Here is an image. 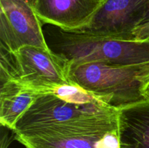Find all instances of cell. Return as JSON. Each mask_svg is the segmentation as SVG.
Here are the masks:
<instances>
[{
    "label": "cell",
    "mask_w": 149,
    "mask_h": 148,
    "mask_svg": "<svg viewBox=\"0 0 149 148\" xmlns=\"http://www.w3.org/2000/svg\"><path fill=\"white\" fill-rule=\"evenodd\" d=\"M101 3V0H36L33 10L42 23L77 31L90 24Z\"/></svg>",
    "instance_id": "ba28073f"
},
{
    "label": "cell",
    "mask_w": 149,
    "mask_h": 148,
    "mask_svg": "<svg viewBox=\"0 0 149 148\" xmlns=\"http://www.w3.org/2000/svg\"><path fill=\"white\" fill-rule=\"evenodd\" d=\"M116 115L35 128L15 136L26 148H100L102 139L117 130Z\"/></svg>",
    "instance_id": "277c9868"
},
{
    "label": "cell",
    "mask_w": 149,
    "mask_h": 148,
    "mask_svg": "<svg viewBox=\"0 0 149 148\" xmlns=\"http://www.w3.org/2000/svg\"><path fill=\"white\" fill-rule=\"evenodd\" d=\"M144 94H145L146 97L149 98V81L146 86L145 89H144Z\"/></svg>",
    "instance_id": "4fadbf2b"
},
{
    "label": "cell",
    "mask_w": 149,
    "mask_h": 148,
    "mask_svg": "<svg viewBox=\"0 0 149 148\" xmlns=\"http://www.w3.org/2000/svg\"><path fill=\"white\" fill-rule=\"evenodd\" d=\"M51 50L68 63L135 65L149 62V39L136 40L59 29L49 35Z\"/></svg>",
    "instance_id": "7a4b0ae2"
},
{
    "label": "cell",
    "mask_w": 149,
    "mask_h": 148,
    "mask_svg": "<svg viewBox=\"0 0 149 148\" xmlns=\"http://www.w3.org/2000/svg\"><path fill=\"white\" fill-rule=\"evenodd\" d=\"M148 10L149 0H103L90 24L77 31L132 39Z\"/></svg>",
    "instance_id": "52a82bcc"
},
{
    "label": "cell",
    "mask_w": 149,
    "mask_h": 148,
    "mask_svg": "<svg viewBox=\"0 0 149 148\" xmlns=\"http://www.w3.org/2000/svg\"><path fill=\"white\" fill-rule=\"evenodd\" d=\"M116 114V109L100 100L87 104H77L65 101L52 92L42 93L17 120L13 131L19 133L42 126Z\"/></svg>",
    "instance_id": "5b68a950"
},
{
    "label": "cell",
    "mask_w": 149,
    "mask_h": 148,
    "mask_svg": "<svg viewBox=\"0 0 149 148\" xmlns=\"http://www.w3.org/2000/svg\"><path fill=\"white\" fill-rule=\"evenodd\" d=\"M149 20V10H148V12H147L146 15V16H145V17H144L143 20H142V22L146 21V20ZM142 22H141V23H142Z\"/></svg>",
    "instance_id": "9a60e30c"
},
{
    "label": "cell",
    "mask_w": 149,
    "mask_h": 148,
    "mask_svg": "<svg viewBox=\"0 0 149 148\" xmlns=\"http://www.w3.org/2000/svg\"><path fill=\"white\" fill-rule=\"evenodd\" d=\"M50 92L54 93L65 101L77 104H87L99 100L84 89L72 83H68L57 87Z\"/></svg>",
    "instance_id": "8fae6325"
},
{
    "label": "cell",
    "mask_w": 149,
    "mask_h": 148,
    "mask_svg": "<svg viewBox=\"0 0 149 148\" xmlns=\"http://www.w3.org/2000/svg\"><path fill=\"white\" fill-rule=\"evenodd\" d=\"M0 80L15 81L40 94L69 83L65 60L50 48L35 46L0 51Z\"/></svg>",
    "instance_id": "3957f363"
},
{
    "label": "cell",
    "mask_w": 149,
    "mask_h": 148,
    "mask_svg": "<svg viewBox=\"0 0 149 148\" xmlns=\"http://www.w3.org/2000/svg\"><path fill=\"white\" fill-rule=\"evenodd\" d=\"M42 24L25 0H0V51L15 52L25 46L49 49Z\"/></svg>",
    "instance_id": "8992f818"
},
{
    "label": "cell",
    "mask_w": 149,
    "mask_h": 148,
    "mask_svg": "<svg viewBox=\"0 0 149 148\" xmlns=\"http://www.w3.org/2000/svg\"><path fill=\"white\" fill-rule=\"evenodd\" d=\"M101 1H103V0H101Z\"/></svg>",
    "instance_id": "2e32d148"
},
{
    "label": "cell",
    "mask_w": 149,
    "mask_h": 148,
    "mask_svg": "<svg viewBox=\"0 0 149 148\" xmlns=\"http://www.w3.org/2000/svg\"><path fill=\"white\" fill-rule=\"evenodd\" d=\"M119 148H149V98L117 110Z\"/></svg>",
    "instance_id": "9c48e42d"
},
{
    "label": "cell",
    "mask_w": 149,
    "mask_h": 148,
    "mask_svg": "<svg viewBox=\"0 0 149 148\" xmlns=\"http://www.w3.org/2000/svg\"><path fill=\"white\" fill-rule=\"evenodd\" d=\"M27 3H29L31 6L33 8V6H34L35 2H36V0H25Z\"/></svg>",
    "instance_id": "5bb4252c"
},
{
    "label": "cell",
    "mask_w": 149,
    "mask_h": 148,
    "mask_svg": "<svg viewBox=\"0 0 149 148\" xmlns=\"http://www.w3.org/2000/svg\"><path fill=\"white\" fill-rule=\"evenodd\" d=\"M65 68L69 83L78 85L116 110L147 98L144 89L149 81V62L111 65L65 62Z\"/></svg>",
    "instance_id": "6da1fadb"
},
{
    "label": "cell",
    "mask_w": 149,
    "mask_h": 148,
    "mask_svg": "<svg viewBox=\"0 0 149 148\" xmlns=\"http://www.w3.org/2000/svg\"><path fill=\"white\" fill-rule=\"evenodd\" d=\"M131 36L136 40L149 39V20L142 22L137 26L132 31Z\"/></svg>",
    "instance_id": "7c38bea8"
},
{
    "label": "cell",
    "mask_w": 149,
    "mask_h": 148,
    "mask_svg": "<svg viewBox=\"0 0 149 148\" xmlns=\"http://www.w3.org/2000/svg\"><path fill=\"white\" fill-rule=\"evenodd\" d=\"M40 93L10 80L1 81L0 123L13 131L16 123L33 104Z\"/></svg>",
    "instance_id": "30bf717a"
}]
</instances>
